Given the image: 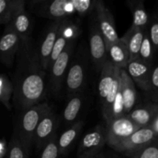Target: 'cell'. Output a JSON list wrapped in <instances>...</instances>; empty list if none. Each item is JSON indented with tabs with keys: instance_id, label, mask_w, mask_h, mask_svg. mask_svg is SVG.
I'll return each instance as SVG.
<instances>
[{
	"instance_id": "6da1fadb",
	"label": "cell",
	"mask_w": 158,
	"mask_h": 158,
	"mask_svg": "<svg viewBox=\"0 0 158 158\" xmlns=\"http://www.w3.org/2000/svg\"><path fill=\"white\" fill-rule=\"evenodd\" d=\"M37 55L32 40L22 43L16 56V66L12 79L13 103L22 113L43 103L47 93L46 75Z\"/></svg>"
},
{
	"instance_id": "7a4b0ae2",
	"label": "cell",
	"mask_w": 158,
	"mask_h": 158,
	"mask_svg": "<svg viewBox=\"0 0 158 158\" xmlns=\"http://www.w3.org/2000/svg\"><path fill=\"white\" fill-rule=\"evenodd\" d=\"M89 62L91 60L89 49L86 48L84 45L77 47L71 60L65 82L67 98L84 93Z\"/></svg>"
},
{
	"instance_id": "3957f363",
	"label": "cell",
	"mask_w": 158,
	"mask_h": 158,
	"mask_svg": "<svg viewBox=\"0 0 158 158\" xmlns=\"http://www.w3.org/2000/svg\"><path fill=\"white\" fill-rule=\"evenodd\" d=\"M52 110L46 102L37 104L21 114L15 131L29 155L33 144L34 136L43 117Z\"/></svg>"
},
{
	"instance_id": "277c9868",
	"label": "cell",
	"mask_w": 158,
	"mask_h": 158,
	"mask_svg": "<svg viewBox=\"0 0 158 158\" xmlns=\"http://www.w3.org/2000/svg\"><path fill=\"white\" fill-rule=\"evenodd\" d=\"M77 40L71 42L48 69L49 87L54 97H58L66 82L71 60L77 49Z\"/></svg>"
},
{
	"instance_id": "5b68a950",
	"label": "cell",
	"mask_w": 158,
	"mask_h": 158,
	"mask_svg": "<svg viewBox=\"0 0 158 158\" xmlns=\"http://www.w3.org/2000/svg\"><path fill=\"white\" fill-rule=\"evenodd\" d=\"M88 30L91 63L95 70L100 73L103 66L108 61L107 43L99 28L95 11L89 15Z\"/></svg>"
},
{
	"instance_id": "8992f818",
	"label": "cell",
	"mask_w": 158,
	"mask_h": 158,
	"mask_svg": "<svg viewBox=\"0 0 158 158\" xmlns=\"http://www.w3.org/2000/svg\"><path fill=\"white\" fill-rule=\"evenodd\" d=\"M28 9L32 13L52 21L76 14L72 0H32L28 2Z\"/></svg>"
},
{
	"instance_id": "52a82bcc",
	"label": "cell",
	"mask_w": 158,
	"mask_h": 158,
	"mask_svg": "<svg viewBox=\"0 0 158 158\" xmlns=\"http://www.w3.org/2000/svg\"><path fill=\"white\" fill-rule=\"evenodd\" d=\"M157 138L158 136L150 127H141L111 149L130 158Z\"/></svg>"
},
{
	"instance_id": "ba28073f",
	"label": "cell",
	"mask_w": 158,
	"mask_h": 158,
	"mask_svg": "<svg viewBox=\"0 0 158 158\" xmlns=\"http://www.w3.org/2000/svg\"><path fill=\"white\" fill-rule=\"evenodd\" d=\"M107 144L106 127L98 124L86 133L79 143L77 148V158L99 155L103 148Z\"/></svg>"
},
{
	"instance_id": "9c48e42d",
	"label": "cell",
	"mask_w": 158,
	"mask_h": 158,
	"mask_svg": "<svg viewBox=\"0 0 158 158\" xmlns=\"http://www.w3.org/2000/svg\"><path fill=\"white\" fill-rule=\"evenodd\" d=\"M81 32L82 29L80 24L76 23L72 19H69V18L62 20L60 29H59L54 49L52 50V55H51L50 60H49L48 69L53 64L59 56L63 52V50L66 49V46L71 42L78 40Z\"/></svg>"
},
{
	"instance_id": "30bf717a",
	"label": "cell",
	"mask_w": 158,
	"mask_h": 158,
	"mask_svg": "<svg viewBox=\"0 0 158 158\" xmlns=\"http://www.w3.org/2000/svg\"><path fill=\"white\" fill-rule=\"evenodd\" d=\"M106 127L110 148L121 143L140 128L126 115L111 120L106 123Z\"/></svg>"
},
{
	"instance_id": "8fae6325",
	"label": "cell",
	"mask_w": 158,
	"mask_h": 158,
	"mask_svg": "<svg viewBox=\"0 0 158 158\" xmlns=\"http://www.w3.org/2000/svg\"><path fill=\"white\" fill-rule=\"evenodd\" d=\"M63 19L52 20L43 31L39 44L36 45V51L41 66L44 70L48 72L49 60L51 55L54 49L57 35H58L59 29Z\"/></svg>"
},
{
	"instance_id": "7c38bea8",
	"label": "cell",
	"mask_w": 158,
	"mask_h": 158,
	"mask_svg": "<svg viewBox=\"0 0 158 158\" xmlns=\"http://www.w3.org/2000/svg\"><path fill=\"white\" fill-rule=\"evenodd\" d=\"M21 46V40L17 32L9 23L6 26L0 40V58L6 66L10 67L16 60Z\"/></svg>"
},
{
	"instance_id": "4fadbf2b",
	"label": "cell",
	"mask_w": 158,
	"mask_h": 158,
	"mask_svg": "<svg viewBox=\"0 0 158 158\" xmlns=\"http://www.w3.org/2000/svg\"><path fill=\"white\" fill-rule=\"evenodd\" d=\"M95 13L99 28L104 36L106 43L110 44L119 41L120 37H119L117 33L114 15L104 2L102 0H97Z\"/></svg>"
},
{
	"instance_id": "5bb4252c",
	"label": "cell",
	"mask_w": 158,
	"mask_h": 158,
	"mask_svg": "<svg viewBox=\"0 0 158 158\" xmlns=\"http://www.w3.org/2000/svg\"><path fill=\"white\" fill-rule=\"evenodd\" d=\"M58 126V115L53 110H51L43 117L35 131L33 144L37 151H41L43 147L56 134Z\"/></svg>"
},
{
	"instance_id": "9a60e30c",
	"label": "cell",
	"mask_w": 158,
	"mask_h": 158,
	"mask_svg": "<svg viewBox=\"0 0 158 158\" xmlns=\"http://www.w3.org/2000/svg\"><path fill=\"white\" fill-rule=\"evenodd\" d=\"M26 2L19 0L18 7L13 15L10 24L20 37L22 43H28L32 40V20L30 15L26 9Z\"/></svg>"
},
{
	"instance_id": "2e32d148",
	"label": "cell",
	"mask_w": 158,
	"mask_h": 158,
	"mask_svg": "<svg viewBox=\"0 0 158 158\" xmlns=\"http://www.w3.org/2000/svg\"><path fill=\"white\" fill-rule=\"evenodd\" d=\"M154 66L137 59L130 61L126 69L134 83L147 94L150 91L151 74Z\"/></svg>"
},
{
	"instance_id": "e0dca14e",
	"label": "cell",
	"mask_w": 158,
	"mask_h": 158,
	"mask_svg": "<svg viewBox=\"0 0 158 158\" xmlns=\"http://www.w3.org/2000/svg\"><path fill=\"white\" fill-rule=\"evenodd\" d=\"M158 114V103L148 102L137 105L129 114L126 115L139 127H150Z\"/></svg>"
},
{
	"instance_id": "ac0fdd59",
	"label": "cell",
	"mask_w": 158,
	"mask_h": 158,
	"mask_svg": "<svg viewBox=\"0 0 158 158\" xmlns=\"http://www.w3.org/2000/svg\"><path fill=\"white\" fill-rule=\"evenodd\" d=\"M122 94L124 103L125 115L129 114L137 106V94L135 88V83L131 79L126 69H120Z\"/></svg>"
},
{
	"instance_id": "d6986e66",
	"label": "cell",
	"mask_w": 158,
	"mask_h": 158,
	"mask_svg": "<svg viewBox=\"0 0 158 158\" xmlns=\"http://www.w3.org/2000/svg\"><path fill=\"white\" fill-rule=\"evenodd\" d=\"M118 69L120 68L116 67L110 62L107 61L100 72V77L98 83V96L100 106L106 101L111 91L116 73Z\"/></svg>"
},
{
	"instance_id": "ffe728a7",
	"label": "cell",
	"mask_w": 158,
	"mask_h": 158,
	"mask_svg": "<svg viewBox=\"0 0 158 158\" xmlns=\"http://www.w3.org/2000/svg\"><path fill=\"white\" fill-rule=\"evenodd\" d=\"M108 61L114 66L126 69L131 61V56L126 44L120 39L116 43L107 44Z\"/></svg>"
},
{
	"instance_id": "44dd1931",
	"label": "cell",
	"mask_w": 158,
	"mask_h": 158,
	"mask_svg": "<svg viewBox=\"0 0 158 158\" xmlns=\"http://www.w3.org/2000/svg\"><path fill=\"white\" fill-rule=\"evenodd\" d=\"M84 93L76 94L68 98V102L63 113V121L68 127L78 122V117L84 103Z\"/></svg>"
},
{
	"instance_id": "7402d4cb",
	"label": "cell",
	"mask_w": 158,
	"mask_h": 158,
	"mask_svg": "<svg viewBox=\"0 0 158 158\" xmlns=\"http://www.w3.org/2000/svg\"><path fill=\"white\" fill-rule=\"evenodd\" d=\"M145 31L146 29L131 26L124 35L120 37L129 50L131 61L139 58V53L144 37Z\"/></svg>"
},
{
	"instance_id": "603a6c76",
	"label": "cell",
	"mask_w": 158,
	"mask_h": 158,
	"mask_svg": "<svg viewBox=\"0 0 158 158\" xmlns=\"http://www.w3.org/2000/svg\"><path fill=\"white\" fill-rule=\"evenodd\" d=\"M84 121L79 120L72 126L67 127V129L63 131L59 137V147H60V154L62 155H66L72 149L73 146L75 144L82 132Z\"/></svg>"
},
{
	"instance_id": "cb8c5ba5",
	"label": "cell",
	"mask_w": 158,
	"mask_h": 158,
	"mask_svg": "<svg viewBox=\"0 0 158 158\" xmlns=\"http://www.w3.org/2000/svg\"><path fill=\"white\" fill-rule=\"evenodd\" d=\"M126 3L132 13L133 23L131 26L143 29H148L151 20V15L145 9L144 1L128 0Z\"/></svg>"
},
{
	"instance_id": "d4e9b609",
	"label": "cell",
	"mask_w": 158,
	"mask_h": 158,
	"mask_svg": "<svg viewBox=\"0 0 158 158\" xmlns=\"http://www.w3.org/2000/svg\"><path fill=\"white\" fill-rule=\"evenodd\" d=\"M14 95V85L12 81L9 80L6 74L2 73L0 76V101L5 107L11 110L12 104L10 100Z\"/></svg>"
},
{
	"instance_id": "484cf974",
	"label": "cell",
	"mask_w": 158,
	"mask_h": 158,
	"mask_svg": "<svg viewBox=\"0 0 158 158\" xmlns=\"http://www.w3.org/2000/svg\"><path fill=\"white\" fill-rule=\"evenodd\" d=\"M156 53H157V51H156L155 47L151 42L149 34H148V29H147L145 31L144 37H143L138 59H140V60L148 63V64L154 66L155 65L154 60H155Z\"/></svg>"
},
{
	"instance_id": "4316f807",
	"label": "cell",
	"mask_w": 158,
	"mask_h": 158,
	"mask_svg": "<svg viewBox=\"0 0 158 158\" xmlns=\"http://www.w3.org/2000/svg\"><path fill=\"white\" fill-rule=\"evenodd\" d=\"M19 0H0V23L7 26L12 22Z\"/></svg>"
},
{
	"instance_id": "83f0119b",
	"label": "cell",
	"mask_w": 158,
	"mask_h": 158,
	"mask_svg": "<svg viewBox=\"0 0 158 158\" xmlns=\"http://www.w3.org/2000/svg\"><path fill=\"white\" fill-rule=\"evenodd\" d=\"M9 154L6 158H26L28 156L21 140L14 131L9 143Z\"/></svg>"
},
{
	"instance_id": "f1b7e54d",
	"label": "cell",
	"mask_w": 158,
	"mask_h": 158,
	"mask_svg": "<svg viewBox=\"0 0 158 158\" xmlns=\"http://www.w3.org/2000/svg\"><path fill=\"white\" fill-rule=\"evenodd\" d=\"M97 0H72L75 12L80 16L89 15L95 11Z\"/></svg>"
},
{
	"instance_id": "f546056e",
	"label": "cell",
	"mask_w": 158,
	"mask_h": 158,
	"mask_svg": "<svg viewBox=\"0 0 158 158\" xmlns=\"http://www.w3.org/2000/svg\"><path fill=\"white\" fill-rule=\"evenodd\" d=\"M61 156L59 147V137L57 134L43 147L40 158H59Z\"/></svg>"
},
{
	"instance_id": "4dcf8cb0",
	"label": "cell",
	"mask_w": 158,
	"mask_h": 158,
	"mask_svg": "<svg viewBox=\"0 0 158 158\" xmlns=\"http://www.w3.org/2000/svg\"><path fill=\"white\" fill-rule=\"evenodd\" d=\"M148 31L151 42L158 52V10L151 15Z\"/></svg>"
},
{
	"instance_id": "1f68e13d",
	"label": "cell",
	"mask_w": 158,
	"mask_h": 158,
	"mask_svg": "<svg viewBox=\"0 0 158 158\" xmlns=\"http://www.w3.org/2000/svg\"><path fill=\"white\" fill-rule=\"evenodd\" d=\"M130 158H158V138Z\"/></svg>"
},
{
	"instance_id": "d6a6232c",
	"label": "cell",
	"mask_w": 158,
	"mask_h": 158,
	"mask_svg": "<svg viewBox=\"0 0 158 158\" xmlns=\"http://www.w3.org/2000/svg\"><path fill=\"white\" fill-rule=\"evenodd\" d=\"M151 101L158 103V63L154 65L151 79L150 91L148 94Z\"/></svg>"
},
{
	"instance_id": "836d02e7",
	"label": "cell",
	"mask_w": 158,
	"mask_h": 158,
	"mask_svg": "<svg viewBox=\"0 0 158 158\" xmlns=\"http://www.w3.org/2000/svg\"><path fill=\"white\" fill-rule=\"evenodd\" d=\"M9 143L6 139L2 138L0 141V158H6L9 154Z\"/></svg>"
},
{
	"instance_id": "e575fe53",
	"label": "cell",
	"mask_w": 158,
	"mask_h": 158,
	"mask_svg": "<svg viewBox=\"0 0 158 158\" xmlns=\"http://www.w3.org/2000/svg\"><path fill=\"white\" fill-rule=\"evenodd\" d=\"M118 153H117L116 151H114V153L110 152V151H102L98 156H97V158H120L119 155H117Z\"/></svg>"
},
{
	"instance_id": "d590c367",
	"label": "cell",
	"mask_w": 158,
	"mask_h": 158,
	"mask_svg": "<svg viewBox=\"0 0 158 158\" xmlns=\"http://www.w3.org/2000/svg\"><path fill=\"white\" fill-rule=\"evenodd\" d=\"M150 127H151L158 136V114L156 115V117H154V120H153L152 123L150 125Z\"/></svg>"
},
{
	"instance_id": "8d00e7d4",
	"label": "cell",
	"mask_w": 158,
	"mask_h": 158,
	"mask_svg": "<svg viewBox=\"0 0 158 158\" xmlns=\"http://www.w3.org/2000/svg\"><path fill=\"white\" fill-rule=\"evenodd\" d=\"M97 156H96V157H94V156H90V157H79V158H97Z\"/></svg>"
}]
</instances>
